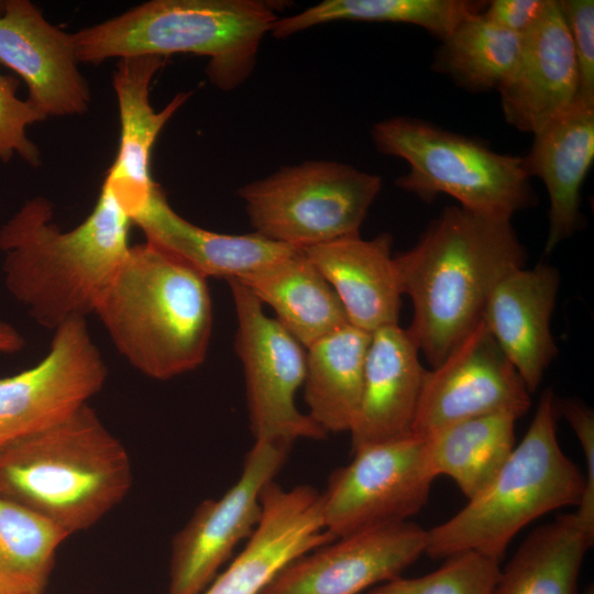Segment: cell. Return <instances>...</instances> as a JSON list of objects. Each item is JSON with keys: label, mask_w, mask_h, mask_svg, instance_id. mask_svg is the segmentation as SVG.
Here are the masks:
<instances>
[{"label": "cell", "mask_w": 594, "mask_h": 594, "mask_svg": "<svg viewBox=\"0 0 594 594\" xmlns=\"http://www.w3.org/2000/svg\"><path fill=\"white\" fill-rule=\"evenodd\" d=\"M19 80L0 73V162L8 163L14 155L33 167L42 164L41 152L28 138L26 128L44 121L26 100L16 96Z\"/></svg>", "instance_id": "32"}, {"label": "cell", "mask_w": 594, "mask_h": 594, "mask_svg": "<svg viewBox=\"0 0 594 594\" xmlns=\"http://www.w3.org/2000/svg\"><path fill=\"white\" fill-rule=\"evenodd\" d=\"M0 64L23 79L26 102L44 120L88 111L91 92L73 34L48 22L29 0L0 3Z\"/></svg>", "instance_id": "15"}, {"label": "cell", "mask_w": 594, "mask_h": 594, "mask_svg": "<svg viewBox=\"0 0 594 594\" xmlns=\"http://www.w3.org/2000/svg\"><path fill=\"white\" fill-rule=\"evenodd\" d=\"M557 410L574 431L585 460L584 494L574 513L585 527L594 530V413L572 398L557 402Z\"/></svg>", "instance_id": "34"}, {"label": "cell", "mask_w": 594, "mask_h": 594, "mask_svg": "<svg viewBox=\"0 0 594 594\" xmlns=\"http://www.w3.org/2000/svg\"><path fill=\"white\" fill-rule=\"evenodd\" d=\"M68 537L44 517L0 496V593L43 594L57 550Z\"/></svg>", "instance_id": "30"}, {"label": "cell", "mask_w": 594, "mask_h": 594, "mask_svg": "<svg viewBox=\"0 0 594 594\" xmlns=\"http://www.w3.org/2000/svg\"><path fill=\"white\" fill-rule=\"evenodd\" d=\"M499 561L476 551L449 556L440 568L419 578L397 576L366 594H492Z\"/></svg>", "instance_id": "31"}, {"label": "cell", "mask_w": 594, "mask_h": 594, "mask_svg": "<svg viewBox=\"0 0 594 594\" xmlns=\"http://www.w3.org/2000/svg\"><path fill=\"white\" fill-rule=\"evenodd\" d=\"M485 4L465 0H326L300 13L278 18L271 32L284 38L340 20L395 22L416 24L443 41L462 20L481 12Z\"/></svg>", "instance_id": "28"}, {"label": "cell", "mask_w": 594, "mask_h": 594, "mask_svg": "<svg viewBox=\"0 0 594 594\" xmlns=\"http://www.w3.org/2000/svg\"><path fill=\"white\" fill-rule=\"evenodd\" d=\"M584 594H594V590H593V587H592V586H591V587H588V588H587V590L585 591V593H584Z\"/></svg>", "instance_id": "37"}, {"label": "cell", "mask_w": 594, "mask_h": 594, "mask_svg": "<svg viewBox=\"0 0 594 594\" xmlns=\"http://www.w3.org/2000/svg\"><path fill=\"white\" fill-rule=\"evenodd\" d=\"M531 404L524 381L486 324L480 322L431 370H427L413 426L425 438L450 425L509 413Z\"/></svg>", "instance_id": "13"}, {"label": "cell", "mask_w": 594, "mask_h": 594, "mask_svg": "<svg viewBox=\"0 0 594 594\" xmlns=\"http://www.w3.org/2000/svg\"><path fill=\"white\" fill-rule=\"evenodd\" d=\"M132 222L145 241L175 254L207 278L240 279L299 250L257 232L223 234L202 229L179 216L158 185Z\"/></svg>", "instance_id": "23"}, {"label": "cell", "mask_w": 594, "mask_h": 594, "mask_svg": "<svg viewBox=\"0 0 594 594\" xmlns=\"http://www.w3.org/2000/svg\"><path fill=\"white\" fill-rule=\"evenodd\" d=\"M132 464L89 404L0 451V496L68 536L96 525L129 494Z\"/></svg>", "instance_id": "4"}, {"label": "cell", "mask_w": 594, "mask_h": 594, "mask_svg": "<svg viewBox=\"0 0 594 594\" xmlns=\"http://www.w3.org/2000/svg\"><path fill=\"white\" fill-rule=\"evenodd\" d=\"M53 331L40 362L0 378V451L67 419L106 384L107 364L86 318Z\"/></svg>", "instance_id": "11"}, {"label": "cell", "mask_w": 594, "mask_h": 594, "mask_svg": "<svg viewBox=\"0 0 594 594\" xmlns=\"http://www.w3.org/2000/svg\"><path fill=\"white\" fill-rule=\"evenodd\" d=\"M120 355L166 381L206 360L213 324L208 278L151 242L131 245L95 312Z\"/></svg>", "instance_id": "3"}, {"label": "cell", "mask_w": 594, "mask_h": 594, "mask_svg": "<svg viewBox=\"0 0 594 594\" xmlns=\"http://www.w3.org/2000/svg\"><path fill=\"white\" fill-rule=\"evenodd\" d=\"M517 416L499 413L463 420L425 438L433 475L451 477L472 499L499 473L515 448Z\"/></svg>", "instance_id": "27"}, {"label": "cell", "mask_w": 594, "mask_h": 594, "mask_svg": "<svg viewBox=\"0 0 594 594\" xmlns=\"http://www.w3.org/2000/svg\"><path fill=\"white\" fill-rule=\"evenodd\" d=\"M526 257L512 220L460 206L446 207L415 246L395 257L413 305L406 330L432 367L480 322L496 285L525 267Z\"/></svg>", "instance_id": "2"}, {"label": "cell", "mask_w": 594, "mask_h": 594, "mask_svg": "<svg viewBox=\"0 0 594 594\" xmlns=\"http://www.w3.org/2000/svg\"><path fill=\"white\" fill-rule=\"evenodd\" d=\"M261 507L243 550L201 594H261L289 562L334 540L324 528L321 493L309 485L286 490L271 481Z\"/></svg>", "instance_id": "16"}, {"label": "cell", "mask_w": 594, "mask_h": 594, "mask_svg": "<svg viewBox=\"0 0 594 594\" xmlns=\"http://www.w3.org/2000/svg\"><path fill=\"white\" fill-rule=\"evenodd\" d=\"M427 370L406 329L371 333L359 408L349 430L352 452L413 433Z\"/></svg>", "instance_id": "18"}, {"label": "cell", "mask_w": 594, "mask_h": 594, "mask_svg": "<svg viewBox=\"0 0 594 594\" xmlns=\"http://www.w3.org/2000/svg\"><path fill=\"white\" fill-rule=\"evenodd\" d=\"M427 537L405 521L337 538L289 562L261 594H360L400 576L426 552Z\"/></svg>", "instance_id": "14"}, {"label": "cell", "mask_w": 594, "mask_h": 594, "mask_svg": "<svg viewBox=\"0 0 594 594\" xmlns=\"http://www.w3.org/2000/svg\"><path fill=\"white\" fill-rule=\"evenodd\" d=\"M53 205L26 200L0 228L3 280L9 294L40 326L55 330L72 318H87L131 246L132 217L102 183L88 217L63 231Z\"/></svg>", "instance_id": "1"}, {"label": "cell", "mask_w": 594, "mask_h": 594, "mask_svg": "<svg viewBox=\"0 0 594 594\" xmlns=\"http://www.w3.org/2000/svg\"><path fill=\"white\" fill-rule=\"evenodd\" d=\"M522 157L527 175L547 187L549 232L544 252L581 228V187L594 160V100L578 97L572 105L534 134Z\"/></svg>", "instance_id": "22"}, {"label": "cell", "mask_w": 594, "mask_h": 594, "mask_svg": "<svg viewBox=\"0 0 594 594\" xmlns=\"http://www.w3.org/2000/svg\"><path fill=\"white\" fill-rule=\"evenodd\" d=\"M381 177L351 165L311 161L283 167L238 190L249 220L271 240L307 249L360 234Z\"/></svg>", "instance_id": "8"}, {"label": "cell", "mask_w": 594, "mask_h": 594, "mask_svg": "<svg viewBox=\"0 0 594 594\" xmlns=\"http://www.w3.org/2000/svg\"><path fill=\"white\" fill-rule=\"evenodd\" d=\"M289 446L254 441L237 482L205 499L172 541L167 594H201L262 514L261 494L284 465Z\"/></svg>", "instance_id": "12"}, {"label": "cell", "mask_w": 594, "mask_h": 594, "mask_svg": "<svg viewBox=\"0 0 594 594\" xmlns=\"http://www.w3.org/2000/svg\"><path fill=\"white\" fill-rule=\"evenodd\" d=\"M237 314L234 349L241 361L254 441L292 446L328 435L295 403L306 372V349L240 280H227Z\"/></svg>", "instance_id": "9"}, {"label": "cell", "mask_w": 594, "mask_h": 594, "mask_svg": "<svg viewBox=\"0 0 594 594\" xmlns=\"http://www.w3.org/2000/svg\"><path fill=\"white\" fill-rule=\"evenodd\" d=\"M435 479L425 441L414 433L363 447L321 493L324 528L337 539L409 521L428 502Z\"/></svg>", "instance_id": "10"}, {"label": "cell", "mask_w": 594, "mask_h": 594, "mask_svg": "<svg viewBox=\"0 0 594 594\" xmlns=\"http://www.w3.org/2000/svg\"><path fill=\"white\" fill-rule=\"evenodd\" d=\"M24 338L16 328L0 320V353L11 354L23 350Z\"/></svg>", "instance_id": "36"}, {"label": "cell", "mask_w": 594, "mask_h": 594, "mask_svg": "<svg viewBox=\"0 0 594 594\" xmlns=\"http://www.w3.org/2000/svg\"><path fill=\"white\" fill-rule=\"evenodd\" d=\"M550 0H493L486 2L482 14L507 31L524 34L544 14Z\"/></svg>", "instance_id": "35"}, {"label": "cell", "mask_w": 594, "mask_h": 594, "mask_svg": "<svg viewBox=\"0 0 594 594\" xmlns=\"http://www.w3.org/2000/svg\"><path fill=\"white\" fill-rule=\"evenodd\" d=\"M559 286L560 276L553 266L539 263L518 268L496 285L482 315L530 394L557 355L550 321Z\"/></svg>", "instance_id": "19"}, {"label": "cell", "mask_w": 594, "mask_h": 594, "mask_svg": "<svg viewBox=\"0 0 594 594\" xmlns=\"http://www.w3.org/2000/svg\"><path fill=\"white\" fill-rule=\"evenodd\" d=\"M306 349L349 323L331 285L302 249L238 279Z\"/></svg>", "instance_id": "24"}, {"label": "cell", "mask_w": 594, "mask_h": 594, "mask_svg": "<svg viewBox=\"0 0 594 594\" xmlns=\"http://www.w3.org/2000/svg\"><path fill=\"white\" fill-rule=\"evenodd\" d=\"M574 47L558 2L522 34L518 62L498 88L503 114L519 131L537 133L578 98Z\"/></svg>", "instance_id": "17"}, {"label": "cell", "mask_w": 594, "mask_h": 594, "mask_svg": "<svg viewBox=\"0 0 594 594\" xmlns=\"http://www.w3.org/2000/svg\"><path fill=\"white\" fill-rule=\"evenodd\" d=\"M371 134L380 153L408 163L409 172L396 185L422 201L446 194L469 211L507 220L536 204L521 156L499 154L476 139L415 118L380 121Z\"/></svg>", "instance_id": "7"}, {"label": "cell", "mask_w": 594, "mask_h": 594, "mask_svg": "<svg viewBox=\"0 0 594 594\" xmlns=\"http://www.w3.org/2000/svg\"><path fill=\"white\" fill-rule=\"evenodd\" d=\"M261 0H152L73 33L79 63L189 53L209 58L207 76L232 90L253 72L260 44L278 19Z\"/></svg>", "instance_id": "5"}, {"label": "cell", "mask_w": 594, "mask_h": 594, "mask_svg": "<svg viewBox=\"0 0 594 594\" xmlns=\"http://www.w3.org/2000/svg\"><path fill=\"white\" fill-rule=\"evenodd\" d=\"M370 341V332L348 323L306 348L307 414L327 435L349 432L353 424Z\"/></svg>", "instance_id": "25"}, {"label": "cell", "mask_w": 594, "mask_h": 594, "mask_svg": "<svg viewBox=\"0 0 594 594\" xmlns=\"http://www.w3.org/2000/svg\"><path fill=\"white\" fill-rule=\"evenodd\" d=\"M392 237L360 234L302 249L331 285L349 323L364 330L398 324L403 288L392 256Z\"/></svg>", "instance_id": "21"}, {"label": "cell", "mask_w": 594, "mask_h": 594, "mask_svg": "<svg viewBox=\"0 0 594 594\" xmlns=\"http://www.w3.org/2000/svg\"><path fill=\"white\" fill-rule=\"evenodd\" d=\"M594 530L575 513L534 529L499 572L492 594H578Z\"/></svg>", "instance_id": "26"}, {"label": "cell", "mask_w": 594, "mask_h": 594, "mask_svg": "<svg viewBox=\"0 0 594 594\" xmlns=\"http://www.w3.org/2000/svg\"><path fill=\"white\" fill-rule=\"evenodd\" d=\"M557 417L556 396L547 388L527 432L496 477L458 514L427 530L426 554L446 559L476 551L501 561L525 526L554 509L580 504L585 477L561 450Z\"/></svg>", "instance_id": "6"}, {"label": "cell", "mask_w": 594, "mask_h": 594, "mask_svg": "<svg viewBox=\"0 0 594 594\" xmlns=\"http://www.w3.org/2000/svg\"><path fill=\"white\" fill-rule=\"evenodd\" d=\"M166 59L156 55L124 57L118 61L112 76L121 129L117 157L103 183L130 210L132 218L147 204L157 186L150 173L154 143L190 96V92H179L163 110L152 108L151 82Z\"/></svg>", "instance_id": "20"}, {"label": "cell", "mask_w": 594, "mask_h": 594, "mask_svg": "<svg viewBox=\"0 0 594 594\" xmlns=\"http://www.w3.org/2000/svg\"><path fill=\"white\" fill-rule=\"evenodd\" d=\"M1 594V593H0Z\"/></svg>", "instance_id": "38"}, {"label": "cell", "mask_w": 594, "mask_h": 594, "mask_svg": "<svg viewBox=\"0 0 594 594\" xmlns=\"http://www.w3.org/2000/svg\"><path fill=\"white\" fill-rule=\"evenodd\" d=\"M568 28L580 75L578 97L594 100V2L593 0L557 1Z\"/></svg>", "instance_id": "33"}, {"label": "cell", "mask_w": 594, "mask_h": 594, "mask_svg": "<svg viewBox=\"0 0 594 594\" xmlns=\"http://www.w3.org/2000/svg\"><path fill=\"white\" fill-rule=\"evenodd\" d=\"M441 42L435 69L473 91L498 90L518 62L522 35L497 26L481 11L462 20Z\"/></svg>", "instance_id": "29"}]
</instances>
